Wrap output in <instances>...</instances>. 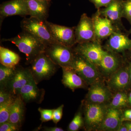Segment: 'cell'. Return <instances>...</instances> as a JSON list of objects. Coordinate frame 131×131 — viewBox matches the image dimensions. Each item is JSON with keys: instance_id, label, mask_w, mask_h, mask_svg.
Returning a JSON list of instances; mask_svg holds the SVG:
<instances>
[{"instance_id": "cell-1", "label": "cell", "mask_w": 131, "mask_h": 131, "mask_svg": "<svg viewBox=\"0 0 131 131\" xmlns=\"http://www.w3.org/2000/svg\"><path fill=\"white\" fill-rule=\"evenodd\" d=\"M2 42H11L25 55L26 63L30 64L39 55L45 52L46 45L35 36L28 32L23 31L15 37L3 39Z\"/></svg>"}, {"instance_id": "cell-2", "label": "cell", "mask_w": 131, "mask_h": 131, "mask_svg": "<svg viewBox=\"0 0 131 131\" xmlns=\"http://www.w3.org/2000/svg\"><path fill=\"white\" fill-rule=\"evenodd\" d=\"M30 64L33 78L37 84L49 80L57 72L58 66L54 63L45 52L39 55Z\"/></svg>"}, {"instance_id": "cell-3", "label": "cell", "mask_w": 131, "mask_h": 131, "mask_svg": "<svg viewBox=\"0 0 131 131\" xmlns=\"http://www.w3.org/2000/svg\"><path fill=\"white\" fill-rule=\"evenodd\" d=\"M46 21L34 17L25 18L21 20L20 26L23 31L35 36L47 46L57 42L52 36Z\"/></svg>"}, {"instance_id": "cell-4", "label": "cell", "mask_w": 131, "mask_h": 131, "mask_svg": "<svg viewBox=\"0 0 131 131\" xmlns=\"http://www.w3.org/2000/svg\"><path fill=\"white\" fill-rule=\"evenodd\" d=\"M45 52L54 63L61 68L71 67L75 55L73 48L57 43L47 46Z\"/></svg>"}, {"instance_id": "cell-5", "label": "cell", "mask_w": 131, "mask_h": 131, "mask_svg": "<svg viewBox=\"0 0 131 131\" xmlns=\"http://www.w3.org/2000/svg\"><path fill=\"white\" fill-rule=\"evenodd\" d=\"M75 53L74 58L71 68L86 84L91 85L99 82L100 75L96 66Z\"/></svg>"}, {"instance_id": "cell-6", "label": "cell", "mask_w": 131, "mask_h": 131, "mask_svg": "<svg viewBox=\"0 0 131 131\" xmlns=\"http://www.w3.org/2000/svg\"><path fill=\"white\" fill-rule=\"evenodd\" d=\"M74 51L94 65L97 66L101 60L106 51L102 49L100 41L77 44Z\"/></svg>"}, {"instance_id": "cell-7", "label": "cell", "mask_w": 131, "mask_h": 131, "mask_svg": "<svg viewBox=\"0 0 131 131\" xmlns=\"http://www.w3.org/2000/svg\"><path fill=\"white\" fill-rule=\"evenodd\" d=\"M105 104L87 103L84 108V121L88 129L100 130L107 111Z\"/></svg>"}, {"instance_id": "cell-8", "label": "cell", "mask_w": 131, "mask_h": 131, "mask_svg": "<svg viewBox=\"0 0 131 131\" xmlns=\"http://www.w3.org/2000/svg\"><path fill=\"white\" fill-rule=\"evenodd\" d=\"M52 36L57 43L73 48L77 44L75 35V27H70L59 25L46 21Z\"/></svg>"}, {"instance_id": "cell-9", "label": "cell", "mask_w": 131, "mask_h": 131, "mask_svg": "<svg viewBox=\"0 0 131 131\" xmlns=\"http://www.w3.org/2000/svg\"><path fill=\"white\" fill-rule=\"evenodd\" d=\"M75 35L77 44L96 40L92 18L86 14H83L77 26Z\"/></svg>"}, {"instance_id": "cell-10", "label": "cell", "mask_w": 131, "mask_h": 131, "mask_svg": "<svg viewBox=\"0 0 131 131\" xmlns=\"http://www.w3.org/2000/svg\"><path fill=\"white\" fill-rule=\"evenodd\" d=\"M96 40L100 41L109 37L117 30L109 19L101 15L99 10L92 16Z\"/></svg>"}, {"instance_id": "cell-11", "label": "cell", "mask_w": 131, "mask_h": 131, "mask_svg": "<svg viewBox=\"0 0 131 131\" xmlns=\"http://www.w3.org/2000/svg\"><path fill=\"white\" fill-rule=\"evenodd\" d=\"M33 80L30 68L16 66L15 74L5 89L16 96L23 87Z\"/></svg>"}, {"instance_id": "cell-12", "label": "cell", "mask_w": 131, "mask_h": 131, "mask_svg": "<svg viewBox=\"0 0 131 131\" xmlns=\"http://www.w3.org/2000/svg\"><path fill=\"white\" fill-rule=\"evenodd\" d=\"M15 15H19L22 17H25L28 15L25 0H10L1 4L0 6L1 25L5 18Z\"/></svg>"}, {"instance_id": "cell-13", "label": "cell", "mask_w": 131, "mask_h": 131, "mask_svg": "<svg viewBox=\"0 0 131 131\" xmlns=\"http://www.w3.org/2000/svg\"><path fill=\"white\" fill-rule=\"evenodd\" d=\"M111 97L112 94L109 89L97 82L91 85L86 96L87 103L105 104Z\"/></svg>"}, {"instance_id": "cell-14", "label": "cell", "mask_w": 131, "mask_h": 131, "mask_svg": "<svg viewBox=\"0 0 131 131\" xmlns=\"http://www.w3.org/2000/svg\"><path fill=\"white\" fill-rule=\"evenodd\" d=\"M34 80L26 84L19 91V95L25 103L35 102L40 104L44 98L45 91L37 86Z\"/></svg>"}, {"instance_id": "cell-15", "label": "cell", "mask_w": 131, "mask_h": 131, "mask_svg": "<svg viewBox=\"0 0 131 131\" xmlns=\"http://www.w3.org/2000/svg\"><path fill=\"white\" fill-rule=\"evenodd\" d=\"M106 47L112 52H123L131 49V39L117 30L109 37Z\"/></svg>"}, {"instance_id": "cell-16", "label": "cell", "mask_w": 131, "mask_h": 131, "mask_svg": "<svg viewBox=\"0 0 131 131\" xmlns=\"http://www.w3.org/2000/svg\"><path fill=\"white\" fill-rule=\"evenodd\" d=\"M28 15L41 20H47L51 1L41 0H25Z\"/></svg>"}, {"instance_id": "cell-17", "label": "cell", "mask_w": 131, "mask_h": 131, "mask_svg": "<svg viewBox=\"0 0 131 131\" xmlns=\"http://www.w3.org/2000/svg\"><path fill=\"white\" fill-rule=\"evenodd\" d=\"M121 112L119 108H108L106 113L100 130L103 131H118L122 125Z\"/></svg>"}, {"instance_id": "cell-18", "label": "cell", "mask_w": 131, "mask_h": 131, "mask_svg": "<svg viewBox=\"0 0 131 131\" xmlns=\"http://www.w3.org/2000/svg\"><path fill=\"white\" fill-rule=\"evenodd\" d=\"M62 68L63 71L62 83L65 87L73 91L85 87V82L71 67Z\"/></svg>"}, {"instance_id": "cell-19", "label": "cell", "mask_w": 131, "mask_h": 131, "mask_svg": "<svg viewBox=\"0 0 131 131\" xmlns=\"http://www.w3.org/2000/svg\"><path fill=\"white\" fill-rule=\"evenodd\" d=\"M130 80L129 68H121L112 74L108 82V86L114 90H123L128 86Z\"/></svg>"}, {"instance_id": "cell-20", "label": "cell", "mask_w": 131, "mask_h": 131, "mask_svg": "<svg viewBox=\"0 0 131 131\" xmlns=\"http://www.w3.org/2000/svg\"><path fill=\"white\" fill-rule=\"evenodd\" d=\"M25 102L19 95H16L12 103L8 121L20 128L25 115Z\"/></svg>"}, {"instance_id": "cell-21", "label": "cell", "mask_w": 131, "mask_h": 131, "mask_svg": "<svg viewBox=\"0 0 131 131\" xmlns=\"http://www.w3.org/2000/svg\"><path fill=\"white\" fill-rule=\"evenodd\" d=\"M124 0H113L107 7L98 9L101 15L109 19L113 24L121 23L122 18V5Z\"/></svg>"}, {"instance_id": "cell-22", "label": "cell", "mask_w": 131, "mask_h": 131, "mask_svg": "<svg viewBox=\"0 0 131 131\" xmlns=\"http://www.w3.org/2000/svg\"><path fill=\"white\" fill-rule=\"evenodd\" d=\"M119 62L118 58L113 54L106 51L100 63L96 66L104 74H113L118 69Z\"/></svg>"}, {"instance_id": "cell-23", "label": "cell", "mask_w": 131, "mask_h": 131, "mask_svg": "<svg viewBox=\"0 0 131 131\" xmlns=\"http://www.w3.org/2000/svg\"><path fill=\"white\" fill-rule=\"evenodd\" d=\"M20 60L18 54L5 47H0L1 64L9 68H14L18 64Z\"/></svg>"}, {"instance_id": "cell-24", "label": "cell", "mask_w": 131, "mask_h": 131, "mask_svg": "<svg viewBox=\"0 0 131 131\" xmlns=\"http://www.w3.org/2000/svg\"><path fill=\"white\" fill-rule=\"evenodd\" d=\"M16 67L9 68L1 64L0 65V88L6 89L13 77Z\"/></svg>"}, {"instance_id": "cell-25", "label": "cell", "mask_w": 131, "mask_h": 131, "mask_svg": "<svg viewBox=\"0 0 131 131\" xmlns=\"http://www.w3.org/2000/svg\"><path fill=\"white\" fill-rule=\"evenodd\" d=\"M128 102V98L126 94L123 92H118L113 98L110 107L119 108L126 106Z\"/></svg>"}, {"instance_id": "cell-26", "label": "cell", "mask_w": 131, "mask_h": 131, "mask_svg": "<svg viewBox=\"0 0 131 131\" xmlns=\"http://www.w3.org/2000/svg\"><path fill=\"white\" fill-rule=\"evenodd\" d=\"M14 100L0 104V125L8 121L11 106Z\"/></svg>"}, {"instance_id": "cell-27", "label": "cell", "mask_w": 131, "mask_h": 131, "mask_svg": "<svg viewBox=\"0 0 131 131\" xmlns=\"http://www.w3.org/2000/svg\"><path fill=\"white\" fill-rule=\"evenodd\" d=\"M84 121L81 113L78 112L75 115L68 127V130L77 131L80 130L83 125Z\"/></svg>"}, {"instance_id": "cell-28", "label": "cell", "mask_w": 131, "mask_h": 131, "mask_svg": "<svg viewBox=\"0 0 131 131\" xmlns=\"http://www.w3.org/2000/svg\"><path fill=\"white\" fill-rule=\"evenodd\" d=\"M122 18L131 23V0L123 1L122 5Z\"/></svg>"}, {"instance_id": "cell-29", "label": "cell", "mask_w": 131, "mask_h": 131, "mask_svg": "<svg viewBox=\"0 0 131 131\" xmlns=\"http://www.w3.org/2000/svg\"><path fill=\"white\" fill-rule=\"evenodd\" d=\"M16 96L6 89L0 88V104L14 101Z\"/></svg>"}, {"instance_id": "cell-30", "label": "cell", "mask_w": 131, "mask_h": 131, "mask_svg": "<svg viewBox=\"0 0 131 131\" xmlns=\"http://www.w3.org/2000/svg\"><path fill=\"white\" fill-rule=\"evenodd\" d=\"M54 109H43L39 108V112L40 113V120L42 122H48L52 120V114Z\"/></svg>"}, {"instance_id": "cell-31", "label": "cell", "mask_w": 131, "mask_h": 131, "mask_svg": "<svg viewBox=\"0 0 131 131\" xmlns=\"http://www.w3.org/2000/svg\"><path fill=\"white\" fill-rule=\"evenodd\" d=\"M64 105H62L56 109H54L52 114V120L53 122L57 124L62 118Z\"/></svg>"}, {"instance_id": "cell-32", "label": "cell", "mask_w": 131, "mask_h": 131, "mask_svg": "<svg viewBox=\"0 0 131 131\" xmlns=\"http://www.w3.org/2000/svg\"><path fill=\"white\" fill-rule=\"evenodd\" d=\"M20 128L9 121L0 125V131H17L19 130Z\"/></svg>"}, {"instance_id": "cell-33", "label": "cell", "mask_w": 131, "mask_h": 131, "mask_svg": "<svg viewBox=\"0 0 131 131\" xmlns=\"http://www.w3.org/2000/svg\"><path fill=\"white\" fill-rule=\"evenodd\" d=\"M94 4L96 9H100L101 7H106L110 5L113 0H89Z\"/></svg>"}, {"instance_id": "cell-34", "label": "cell", "mask_w": 131, "mask_h": 131, "mask_svg": "<svg viewBox=\"0 0 131 131\" xmlns=\"http://www.w3.org/2000/svg\"><path fill=\"white\" fill-rule=\"evenodd\" d=\"M43 130L45 131H63L64 130L61 127H45Z\"/></svg>"}, {"instance_id": "cell-35", "label": "cell", "mask_w": 131, "mask_h": 131, "mask_svg": "<svg viewBox=\"0 0 131 131\" xmlns=\"http://www.w3.org/2000/svg\"><path fill=\"white\" fill-rule=\"evenodd\" d=\"M124 115L126 119L131 120V110H126L124 113Z\"/></svg>"}, {"instance_id": "cell-36", "label": "cell", "mask_w": 131, "mask_h": 131, "mask_svg": "<svg viewBox=\"0 0 131 131\" xmlns=\"http://www.w3.org/2000/svg\"><path fill=\"white\" fill-rule=\"evenodd\" d=\"M118 131H128V130H127L126 126L125 125H121L119 129L118 130Z\"/></svg>"}, {"instance_id": "cell-37", "label": "cell", "mask_w": 131, "mask_h": 131, "mask_svg": "<svg viewBox=\"0 0 131 131\" xmlns=\"http://www.w3.org/2000/svg\"><path fill=\"white\" fill-rule=\"evenodd\" d=\"M127 128L128 131H131V122H128L125 124Z\"/></svg>"}, {"instance_id": "cell-38", "label": "cell", "mask_w": 131, "mask_h": 131, "mask_svg": "<svg viewBox=\"0 0 131 131\" xmlns=\"http://www.w3.org/2000/svg\"><path fill=\"white\" fill-rule=\"evenodd\" d=\"M129 76H130V78L131 80V64L130 65V66H129Z\"/></svg>"}, {"instance_id": "cell-39", "label": "cell", "mask_w": 131, "mask_h": 131, "mask_svg": "<svg viewBox=\"0 0 131 131\" xmlns=\"http://www.w3.org/2000/svg\"><path fill=\"white\" fill-rule=\"evenodd\" d=\"M128 101L130 104H131V92L129 94V96L128 97Z\"/></svg>"}, {"instance_id": "cell-40", "label": "cell", "mask_w": 131, "mask_h": 131, "mask_svg": "<svg viewBox=\"0 0 131 131\" xmlns=\"http://www.w3.org/2000/svg\"><path fill=\"white\" fill-rule=\"evenodd\" d=\"M130 24H131V23H130ZM129 34H131V27L130 29V30H129Z\"/></svg>"}, {"instance_id": "cell-41", "label": "cell", "mask_w": 131, "mask_h": 131, "mask_svg": "<svg viewBox=\"0 0 131 131\" xmlns=\"http://www.w3.org/2000/svg\"><path fill=\"white\" fill-rule=\"evenodd\" d=\"M129 50H130V57L131 58V48Z\"/></svg>"}, {"instance_id": "cell-42", "label": "cell", "mask_w": 131, "mask_h": 131, "mask_svg": "<svg viewBox=\"0 0 131 131\" xmlns=\"http://www.w3.org/2000/svg\"><path fill=\"white\" fill-rule=\"evenodd\" d=\"M41 1H51V0H41Z\"/></svg>"}]
</instances>
